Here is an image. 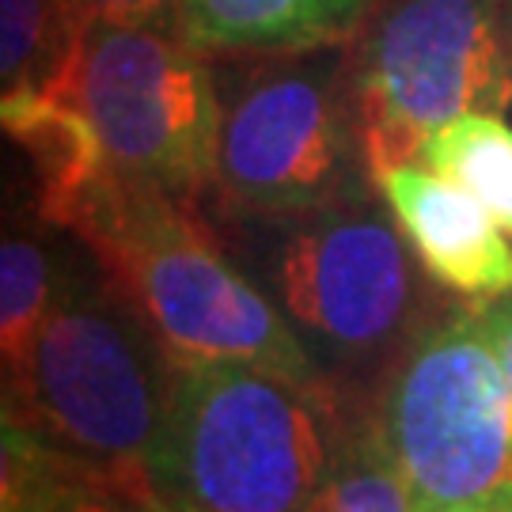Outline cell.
<instances>
[{
	"label": "cell",
	"instance_id": "obj_3",
	"mask_svg": "<svg viewBox=\"0 0 512 512\" xmlns=\"http://www.w3.org/2000/svg\"><path fill=\"white\" fill-rule=\"evenodd\" d=\"M137 319L114 289L99 293L65 277L31 361L4 384V418L27 425L126 497L152 490L148 448L167 384V349L152 365Z\"/></svg>",
	"mask_w": 512,
	"mask_h": 512
},
{
	"label": "cell",
	"instance_id": "obj_1",
	"mask_svg": "<svg viewBox=\"0 0 512 512\" xmlns=\"http://www.w3.org/2000/svg\"><path fill=\"white\" fill-rule=\"evenodd\" d=\"M73 232L160 349L255 365L304 387L323 384L293 327L220 255L186 198L110 167L76 213Z\"/></svg>",
	"mask_w": 512,
	"mask_h": 512
},
{
	"label": "cell",
	"instance_id": "obj_14",
	"mask_svg": "<svg viewBox=\"0 0 512 512\" xmlns=\"http://www.w3.org/2000/svg\"><path fill=\"white\" fill-rule=\"evenodd\" d=\"M50 258L27 236H8L0 247V353H4V384L16 380L31 361L38 330L54 304Z\"/></svg>",
	"mask_w": 512,
	"mask_h": 512
},
{
	"label": "cell",
	"instance_id": "obj_16",
	"mask_svg": "<svg viewBox=\"0 0 512 512\" xmlns=\"http://www.w3.org/2000/svg\"><path fill=\"white\" fill-rule=\"evenodd\" d=\"M478 315L486 323V334L494 342V353L505 372V384H509V403H512V289L490 300H478Z\"/></svg>",
	"mask_w": 512,
	"mask_h": 512
},
{
	"label": "cell",
	"instance_id": "obj_10",
	"mask_svg": "<svg viewBox=\"0 0 512 512\" xmlns=\"http://www.w3.org/2000/svg\"><path fill=\"white\" fill-rule=\"evenodd\" d=\"M380 0H179L175 31L205 57L300 54L353 42Z\"/></svg>",
	"mask_w": 512,
	"mask_h": 512
},
{
	"label": "cell",
	"instance_id": "obj_13",
	"mask_svg": "<svg viewBox=\"0 0 512 512\" xmlns=\"http://www.w3.org/2000/svg\"><path fill=\"white\" fill-rule=\"evenodd\" d=\"M421 164L463 186L512 232V122L497 110H467L433 129L421 145Z\"/></svg>",
	"mask_w": 512,
	"mask_h": 512
},
{
	"label": "cell",
	"instance_id": "obj_18",
	"mask_svg": "<svg viewBox=\"0 0 512 512\" xmlns=\"http://www.w3.org/2000/svg\"><path fill=\"white\" fill-rule=\"evenodd\" d=\"M414 512H494L490 501H471V505H414Z\"/></svg>",
	"mask_w": 512,
	"mask_h": 512
},
{
	"label": "cell",
	"instance_id": "obj_5",
	"mask_svg": "<svg viewBox=\"0 0 512 512\" xmlns=\"http://www.w3.org/2000/svg\"><path fill=\"white\" fill-rule=\"evenodd\" d=\"M501 0H380L353 38V99L372 183L425 137L490 107L509 69Z\"/></svg>",
	"mask_w": 512,
	"mask_h": 512
},
{
	"label": "cell",
	"instance_id": "obj_2",
	"mask_svg": "<svg viewBox=\"0 0 512 512\" xmlns=\"http://www.w3.org/2000/svg\"><path fill=\"white\" fill-rule=\"evenodd\" d=\"M334 414L327 384L167 353L148 482L175 512H304L330 463Z\"/></svg>",
	"mask_w": 512,
	"mask_h": 512
},
{
	"label": "cell",
	"instance_id": "obj_19",
	"mask_svg": "<svg viewBox=\"0 0 512 512\" xmlns=\"http://www.w3.org/2000/svg\"><path fill=\"white\" fill-rule=\"evenodd\" d=\"M501 31H505V46H509L512 61V0H501Z\"/></svg>",
	"mask_w": 512,
	"mask_h": 512
},
{
	"label": "cell",
	"instance_id": "obj_20",
	"mask_svg": "<svg viewBox=\"0 0 512 512\" xmlns=\"http://www.w3.org/2000/svg\"><path fill=\"white\" fill-rule=\"evenodd\" d=\"M4 512H23V509H4Z\"/></svg>",
	"mask_w": 512,
	"mask_h": 512
},
{
	"label": "cell",
	"instance_id": "obj_8",
	"mask_svg": "<svg viewBox=\"0 0 512 512\" xmlns=\"http://www.w3.org/2000/svg\"><path fill=\"white\" fill-rule=\"evenodd\" d=\"M296 220L270 266L285 311L346 357H368L399 342L418 300L399 224L361 202Z\"/></svg>",
	"mask_w": 512,
	"mask_h": 512
},
{
	"label": "cell",
	"instance_id": "obj_11",
	"mask_svg": "<svg viewBox=\"0 0 512 512\" xmlns=\"http://www.w3.org/2000/svg\"><path fill=\"white\" fill-rule=\"evenodd\" d=\"M0 122L35 167L42 217L73 228L88 194L110 171L107 148L84 110L61 95H0Z\"/></svg>",
	"mask_w": 512,
	"mask_h": 512
},
{
	"label": "cell",
	"instance_id": "obj_7",
	"mask_svg": "<svg viewBox=\"0 0 512 512\" xmlns=\"http://www.w3.org/2000/svg\"><path fill=\"white\" fill-rule=\"evenodd\" d=\"M380 429L414 505H471L512 482L509 384L478 308L406 346Z\"/></svg>",
	"mask_w": 512,
	"mask_h": 512
},
{
	"label": "cell",
	"instance_id": "obj_17",
	"mask_svg": "<svg viewBox=\"0 0 512 512\" xmlns=\"http://www.w3.org/2000/svg\"><path fill=\"white\" fill-rule=\"evenodd\" d=\"M126 512H175L171 505H164L156 490H145V494H133L126 497Z\"/></svg>",
	"mask_w": 512,
	"mask_h": 512
},
{
	"label": "cell",
	"instance_id": "obj_9",
	"mask_svg": "<svg viewBox=\"0 0 512 512\" xmlns=\"http://www.w3.org/2000/svg\"><path fill=\"white\" fill-rule=\"evenodd\" d=\"M391 217L440 289L490 300L512 289V247L490 209L429 167L399 164L380 179Z\"/></svg>",
	"mask_w": 512,
	"mask_h": 512
},
{
	"label": "cell",
	"instance_id": "obj_6",
	"mask_svg": "<svg viewBox=\"0 0 512 512\" xmlns=\"http://www.w3.org/2000/svg\"><path fill=\"white\" fill-rule=\"evenodd\" d=\"M61 99L84 110L114 171L186 202L217 183L220 84L175 27L92 23Z\"/></svg>",
	"mask_w": 512,
	"mask_h": 512
},
{
	"label": "cell",
	"instance_id": "obj_4",
	"mask_svg": "<svg viewBox=\"0 0 512 512\" xmlns=\"http://www.w3.org/2000/svg\"><path fill=\"white\" fill-rule=\"evenodd\" d=\"M232 61V80H217L220 194L258 217L361 202L372 175L357 129L353 42Z\"/></svg>",
	"mask_w": 512,
	"mask_h": 512
},
{
	"label": "cell",
	"instance_id": "obj_12",
	"mask_svg": "<svg viewBox=\"0 0 512 512\" xmlns=\"http://www.w3.org/2000/svg\"><path fill=\"white\" fill-rule=\"evenodd\" d=\"M84 35L73 0H0V95H65Z\"/></svg>",
	"mask_w": 512,
	"mask_h": 512
},
{
	"label": "cell",
	"instance_id": "obj_15",
	"mask_svg": "<svg viewBox=\"0 0 512 512\" xmlns=\"http://www.w3.org/2000/svg\"><path fill=\"white\" fill-rule=\"evenodd\" d=\"M80 19L92 23H175L179 0H73Z\"/></svg>",
	"mask_w": 512,
	"mask_h": 512
}]
</instances>
